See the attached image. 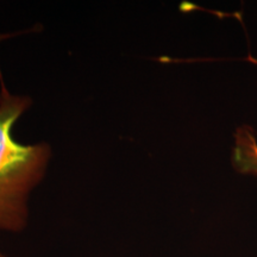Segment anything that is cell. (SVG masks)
Returning a JSON list of instances; mask_svg holds the SVG:
<instances>
[{
    "label": "cell",
    "instance_id": "1",
    "mask_svg": "<svg viewBox=\"0 0 257 257\" xmlns=\"http://www.w3.org/2000/svg\"><path fill=\"white\" fill-rule=\"evenodd\" d=\"M32 105L28 95L14 94L0 73V231L21 233L30 218L29 201L49 168L53 148L47 142L24 144L14 128Z\"/></svg>",
    "mask_w": 257,
    "mask_h": 257
},
{
    "label": "cell",
    "instance_id": "2",
    "mask_svg": "<svg viewBox=\"0 0 257 257\" xmlns=\"http://www.w3.org/2000/svg\"><path fill=\"white\" fill-rule=\"evenodd\" d=\"M232 161L238 172L257 176V138L255 130L248 125L236 130Z\"/></svg>",
    "mask_w": 257,
    "mask_h": 257
},
{
    "label": "cell",
    "instance_id": "3",
    "mask_svg": "<svg viewBox=\"0 0 257 257\" xmlns=\"http://www.w3.org/2000/svg\"><path fill=\"white\" fill-rule=\"evenodd\" d=\"M0 257H8V256H6L5 253H3L2 251H0Z\"/></svg>",
    "mask_w": 257,
    "mask_h": 257
}]
</instances>
